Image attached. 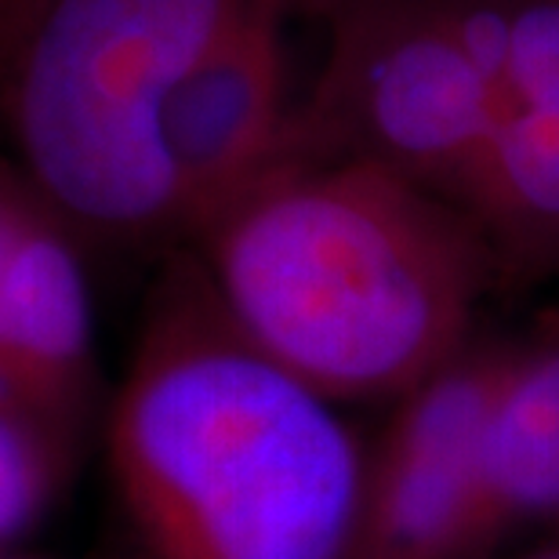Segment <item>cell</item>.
Instances as JSON below:
<instances>
[{
	"label": "cell",
	"mask_w": 559,
	"mask_h": 559,
	"mask_svg": "<svg viewBox=\"0 0 559 559\" xmlns=\"http://www.w3.org/2000/svg\"><path fill=\"white\" fill-rule=\"evenodd\" d=\"M367 440L248 342L186 248L164 254L106 457L139 559H349Z\"/></svg>",
	"instance_id": "obj_1"
},
{
	"label": "cell",
	"mask_w": 559,
	"mask_h": 559,
	"mask_svg": "<svg viewBox=\"0 0 559 559\" xmlns=\"http://www.w3.org/2000/svg\"><path fill=\"white\" fill-rule=\"evenodd\" d=\"M243 338L334 404H393L501 295L462 207L367 160L280 156L186 243Z\"/></svg>",
	"instance_id": "obj_2"
},
{
	"label": "cell",
	"mask_w": 559,
	"mask_h": 559,
	"mask_svg": "<svg viewBox=\"0 0 559 559\" xmlns=\"http://www.w3.org/2000/svg\"><path fill=\"white\" fill-rule=\"evenodd\" d=\"M262 0H40L0 51L11 160L84 243L182 248L160 120Z\"/></svg>",
	"instance_id": "obj_3"
},
{
	"label": "cell",
	"mask_w": 559,
	"mask_h": 559,
	"mask_svg": "<svg viewBox=\"0 0 559 559\" xmlns=\"http://www.w3.org/2000/svg\"><path fill=\"white\" fill-rule=\"evenodd\" d=\"M498 70L501 0H331L284 156L367 160L465 211Z\"/></svg>",
	"instance_id": "obj_4"
},
{
	"label": "cell",
	"mask_w": 559,
	"mask_h": 559,
	"mask_svg": "<svg viewBox=\"0 0 559 559\" xmlns=\"http://www.w3.org/2000/svg\"><path fill=\"white\" fill-rule=\"evenodd\" d=\"M331 0H262L189 73L160 120L182 248L254 175L287 150L309 73L301 40Z\"/></svg>",
	"instance_id": "obj_5"
},
{
	"label": "cell",
	"mask_w": 559,
	"mask_h": 559,
	"mask_svg": "<svg viewBox=\"0 0 559 559\" xmlns=\"http://www.w3.org/2000/svg\"><path fill=\"white\" fill-rule=\"evenodd\" d=\"M506 349L509 334L479 331L389 404L364 451L349 559H465L479 432Z\"/></svg>",
	"instance_id": "obj_6"
},
{
	"label": "cell",
	"mask_w": 559,
	"mask_h": 559,
	"mask_svg": "<svg viewBox=\"0 0 559 559\" xmlns=\"http://www.w3.org/2000/svg\"><path fill=\"white\" fill-rule=\"evenodd\" d=\"M465 215L501 295L559 276V0H501L498 103Z\"/></svg>",
	"instance_id": "obj_7"
},
{
	"label": "cell",
	"mask_w": 559,
	"mask_h": 559,
	"mask_svg": "<svg viewBox=\"0 0 559 559\" xmlns=\"http://www.w3.org/2000/svg\"><path fill=\"white\" fill-rule=\"evenodd\" d=\"M87 243L48 200L11 254L0 298V393L70 447L103 411Z\"/></svg>",
	"instance_id": "obj_8"
},
{
	"label": "cell",
	"mask_w": 559,
	"mask_h": 559,
	"mask_svg": "<svg viewBox=\"0 0 559 559\" xmlns=\"http://www.w3.org/2000/svg\"><path fill=\"white\" fill-rule=\"evenodd\" d=\"M534 527H559V309L509 334L479 432L465 559L495 556Z\"/></svg>",
	"instance_id": "obj_9"
},
{
	"label": "cell",
	"mask_w": 559,
	"mask_h": 559,
	"mask_svg": "<svg viewBox=\"0 0 559 559\" xmlns=\"http://www.w3.org/2000/svg\"><path fill=\"white\" fill-rule=\"evenodd\" d=\"M37 186L29 182L26 171L15 160H0V298H4V280L11 270V254L26 229L33 211L40 207Z\"/></svg>",
	"instance_id": "obj_10"
},
{
	"label": "cell",
	"mask_w": 559,
	"mask_h": 559,
	"mask_svg": "<svg viewBox=\"0 0 559 559\" xmlns=\"http://www.w3.org/2000/svg\"><path fill=\"white\" fill-rule=\"evenodd\" d=\"M40 0H0V51L8 48V40L15 37L19 26L33 15Z\"/></svg>",
	"instance_id": "obj_11"
},
{
	"label": "cell",
	"mask_w": 559,
	"mask_h": 559,
	"mask_svg": "<svg viewBox=\"0 0 559 559\" xmlns=\"http://www.w3.org/2000/svg\"><path fill=\"white\" fill-rule=\"evenodd\" d=\"M484 559H559V542H556V545H549V549H534V552H520V556L495 552V556H484Z\"/></svg>",
	"instance_id": "obj_12"
},
{
	"label": "cell",
	"mask_w": 559,
	"mask_h": 559,
	"mask_svg": "<svg viewBox=\"0 0 559 559\" xmlns=\"http://www.w3.org/2000/svg\"><path fill=\"white\" fill-rule=\"evenodd\" d=\"M0 559H4V556H0Z\"/></svg>",
	"instance_id": "obj_13"
}]
</instances>
